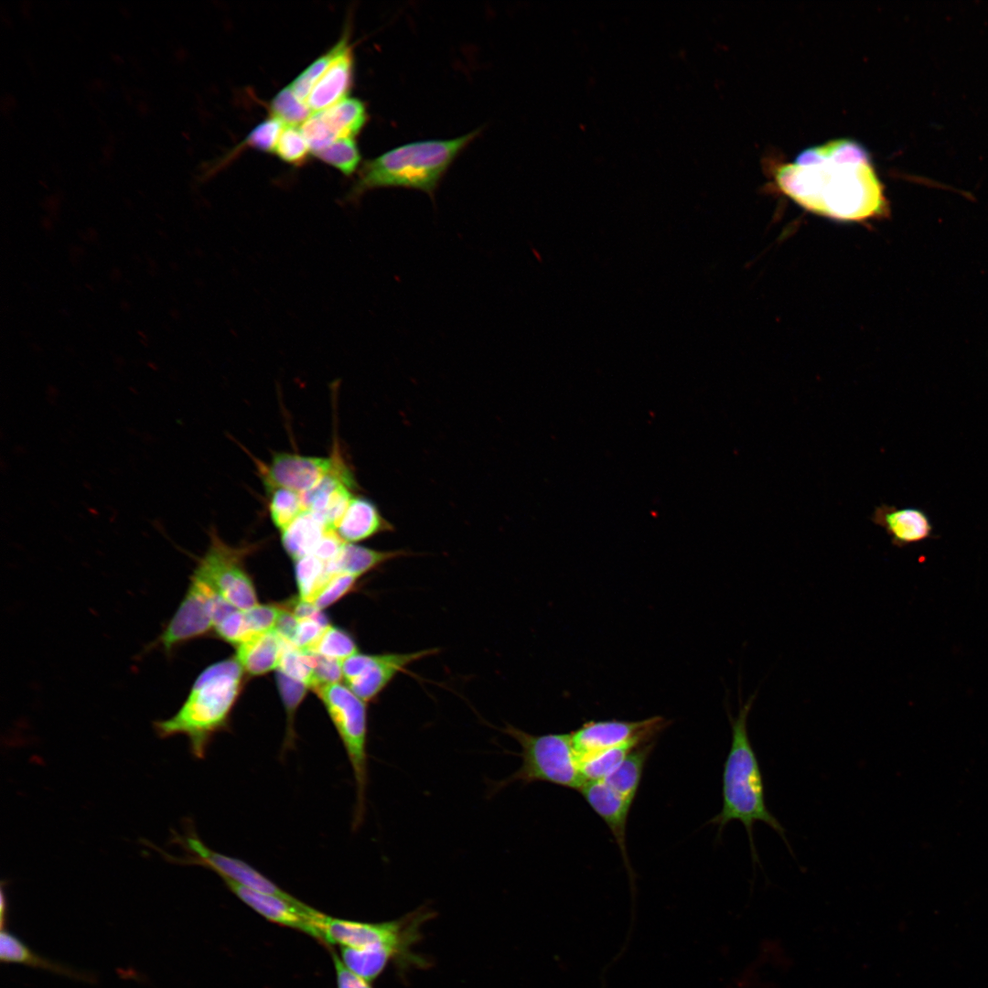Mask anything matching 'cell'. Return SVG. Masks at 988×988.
Segmentation results:
<instances>
[{
	"label": "cell",
	"mask_w": 988,
	"mask_h": 988,
	"mask_svg": "<svg viewBox=\"0 0 988 988\" xmlns=\"http://www.w3.org/2000/svg\"><path fill=\"white\" fill-rule=\"evenodd\" d=\"M773 176L777 188L798 205L835 220L864 221L888 211L869 153L852 139L804 149Z\"/></svg>",
	"instance_id": "obj_1"
},
{
	"label": "cell",
	"mask_w": 988,
	"mask_h": 988,
	"mask_svg": "<svg viewBox=\"0 0 988 988\" xmlns=\"http://www.w3.org/2000/svg\"><path fill=\"white\" fill-rule=\"evenodd\" d=\"M755 698L752 695L741 704L736 717L729 714L732 739L723 771V804L720 812L709 821L717 826L719 835L731 822L743 824L754 868L760 865L754 839L757 822H763L775 831L792 854L784 827L768 809L762 771L748 735L747 718Z\"/></svg>",
	"instance_id": "obj_2"
},
{
	"label": "cell",
	"mask_w": 988,
	"mask_h": 988,
	"mask_svg": "<svg viewBox=\"0 0 988 988\" xmlns=\"http://www.w3.org/2000/svg\"><path fill=\"white\" fill-rule=\"evenodd\" d=\"M243 670L236 658L207 667L196 679L177 712L154 722L158 737L184 736L197 759L206 757L216 734L227 730L232 708L242 687Z\"/></svg>",
	"instance_id": "obj_3"
},
{
	"label": "cell",
	"mask_w": 988,
	"mask_h": 988,
	"mask_svg": "<svg viewBox=\"0 0 988 988\" xmlns=\"http://www.w3.org/2000/svg\"><path fill=\"white\" fill-rule=\"evenodd\" d=\"M480 130L449 140L408 143L366 161L349 198L358 199L368 190L383 187L416 188L433 197L450 165Z\"/></svg>",
	"instance_id": "obj_4"
},
{
	"label": "cell",
	"mask_w": 988,
	"mask_h": 988,
	"mask_svg": "<svg viewBox=\"0 0 988 988\" xmlns=\"http://www.w3.org/2000/svg\"><path fill=\"white\" fill-rule=\"evenodd\" d=\"M502 732L521 746V765L495 784L494 790L517 781L524 784L542 781L577 790L585 783L571 733L532 735L511 725H507Z\"/></svg>",
	"instance_id": "obj_5"
},
{
	"label": "cell",
	"mask_w": 988,
	"mask_h": 988,
	"mask_svg": "<svg viewBox=\"0 0 988 988\" xmlns=\"http://www.w3.org/2000/svg\"><path fill=\"white\" fill-rule=\"evenodd\" d=\"M323 703L345 748L356 785L353 826H360L366 810L368 786V716L366 703L349 687L338 683L313 689Z\"/></svg>",
	"instance_id": "obj_6"
},
{
	"label": "cell",
	"mask_w": 988,
	"mask_h": 988,
	"mask_svg": "<svg viewBox=\"0 0 988 988\" xmlns=\"http://www.w3.org/2000/svg\"><path fill=\"white\" fill-rule=\"evenodd\" d=\"M433 916L432 911L420 907L396 920L370 923L337 918L317 910L313 925L317 940L327 944L349 948L389 945L402 950L415 964L424 965V960L413 955L410 948L421 938V925Z\"/></svg>",
	"instance_id": "obj_7"
},
{
	"label": "cell",
	"mask_w": 988,
	"mask_h": 988,
	"mask_svg": "<svg viewBox=\"0 0 988 988\" xmlns=\"http://www.w3.org/2000/svg\"><path fill=\"white\" fill-rule=\"evenodd\" d=\"M209 545L197 563L192 575L207 584L224 600L240 610L258 604L253 583L243 565L248 547H231L214 528L209 531Z\"/></svg>",
	"instance_id": "obj_8"
},
{
	"label": "cell",
	"mask_w": 988,
	"mask_h": 988,
	"mask_svg": "<svg viewBox=\"0 0 988 988\" xmlns=\"http://www.w3.org/2000/svg\"><path fill=\"white\" fill-rule=\"evenodd\" d=\"M171 842L182 848V855L167 854L149 841H144V843L157 851L167 862L203 866L216 873L223 881H231L286 899H296L248 863L210 849L201 841L189 822L185 824L182 833L173 832Z\"/></svg>",
	"instance_id": "obj_9"
},
{
	"label": "cell",
	"mask_w": 988,
	"mask_h": 988,
	"mask_svg": "<svg viewBox=\"0 0 988 988\" xmlns=\"http://www.w3.org/2000/svg\"><path fill=\"white\" fill-rule=\"evenodd\" d=\"M439 651L436 648L404 653H357L341 661L343 679L363 702L373 701L409 665Z\"/></svg>",
	"instance_id": "obj_10"
},
{
	"label": "cell",
	"mask_w": 988,
	"mask_h": 988,
	"mask_svg": "<svg viewBox=\"0 0 988 988\" xmlns=\"http://www.w3.org/2000/svg\"><path fill=\"white\" fill-rule=\"evenodd\" d=\"M213 590L191 575L188 588L176 613L156 638L152 647H159L167 655L177 647L214 630L211 597Z\"/></svg>",
	"instance_id": "obj_11"
},
{
	"label": "cell",
	"mask_w": 988,
	"mask_h": 988,
	"mask_svg": "<svg viewBox=\"0 0 988 988\" xmlns=\"http://www.w3.org/2000/svg\"><path fill=\"white\" fill-rule=\"evenodd\" d=\"M668 721L653 716L639 721L601 720L583 724L571 732L579 761L602 750L619 746L638 737L653 738L666 727Z\"/></svg>",
	"instance_id": "obj_12"
},
{
	"label": "cell",
	"mask_w": 988,
	"mask_h": 988,
	"mask_svg": "<svg viewBox=\"0 0 988 988\" xmlns=\"http://www.w3.org/2000/svg\"><path fill=\"white\" fill-rule=\"evenodd\" d=\"M333 457L307 456L295 453H275L271 463L259 467L269 493L284 488L300 494L317 485L331 470Z\"/></svg>",
	"instance_id": "obj_13"
},
{
	"label": "cell",
	"mask_w": 988,
	"mask_h": 988,
	"mask_svg": "<svg viewBox=\"0 0 988 988\" xmlns=\"http://www.w3.org/2000/svg\"><path fill=\"white\" fill-rule=\"evenodd\" d=\"M227 887L244 904L267 920L303 931L317 939L313 925V917L317 911L302 901L254 890L231 881H224Z\"/></svg>",
	"instance_id": "obj_14"
},
{
	"label": "cell",
	"mask_w": 988,
	"mask_h": 988,
	"mask_svg": "<svg viewBox=\"0 0 988 988\" xmlns=\"http://www.w3.org/2000/svg\"><path fill=\"white\" fill-rule=\"evenodd\" d=\"M579 791L592 810L607 823L621 852L624 864L631 874L626 846V827L633 801L604 781H586Z\"/></svg>",
	"instance_id": "obj_15"
},
{
	"label": "cell",
	"mask_w": 988,
	"mask_h": 988,
	"mask_svg": "<svg viewBox=\"0 0 988 988\" xmlns=\"http://www.w3.org/2000/svg\"><path fill=\"white\" fill-rule=\"evenodd\" d=\"M871 521L883 528L894 546L903 548L933 537L934 527L929 515L918 508L876 506Z\"/></svg>",
	"instance_id": "obj_16"
},
{
	"label": "cell",
	"mask_w": 988,
	"mask_h": 988,
	"mask_svg": "<svg viewBox=\"0 0 988 988\" xmlns=\"http://www.w3.org/2000/svg\"><path fill=\"white\" fill-rule=\"evenodd\" d=\"M353 75L354 57L348 42L315 84L306 103L316 113L338 103L349 92Z\"/></svg>",
	"instance_id": "obj_17"
},
{
	"label": "cell",
	"mask_w": 988,
	"mask_h": 988,
	"mask_svg": "<svg viewBox=\"0 0 988 988\" xmlns=\"http://www.w3.org/2000/svg\"><path fill=\"white\" fill-rule=\"evenodd\" d=\"M335 531L345 542L353 543L392 532L393 526L381 516L371 500L355 497Z\"/></svg>",
	"instance_id": "obj_18"
},
{
	"label": "cell",
	"mask_w": 988,
	"mask_h": 988,
	"mask_svg": "<svg viewBox=\"0 0 988 988\" xmlns=\"http://www.w3.org/2000/svg\"><path fill=\"white\" fill-rule=\"evenodd\" d=\"M0 960L4 963H19L81 982L92 983L95 980L91 973L39 955L5 929L1 930L0 935Z\"/></svg>",
	"instance_id": "obj_19"
},
{
	"label": "cell",
	"mask_w": 988,
	"mask_h": 988,
	"mask_svg": "<svg viewBox=\"0 0 988 988\" xmlns=\"http://www.w3.org/2000/svg\"><path fill=\"white\" fill-rule=\"evenodd\" d=\"M340 961L353 973L360 978L372 982L392 961L403 969L408 965L415 964L399 949L381 945L367 948L340 947Z\"/></svg>",
	"instance_id": "obj_20"
},
{
	"label": "cell",
	"mask_w": 988,
	"mask_h": 988,
	"mask_svg": "<svg viewBox=\"0 0 988 988\" xmlns=\"http://www.w3.org/2000/svg\"><path fill=\"white\" fill-rule=\"evenodd\" d=\"M285 642L275 630L262 633L238 645L235 658L244 672L263 675L278 668Z\"/></svg>",
	"instance_id": "obj_21"
},
{
	"label": "cell",
	"mask_w": 988,
	"mask_h": 988,
	"mask_svg": "<svg viewBox=\"0 0 988 988\" xmlns=\"http://www.w3.org/2000/svg\"><path fill=\"white\" fill-rule=\"evenodd\" d=\"M328 529L323 520L305 510L287 528L281 532L282 544L295 561L313 554Z\"/></svg>",
	"instance_id": "obj_22"
},
{
	"label": "cell",
	"mask_w": 988,
	"mask_h": 988,
	"mask_svg": "<svg viewBox=\"0 0 988 988\" xmlns=\"http://www.w3.org/2000/svg\"><path fill=\"white\" fill-rule=\"evenodd\" d=\"M410 553L404 550L378 551L346 542L339 555L327 564V572L330 575L349 573L361 576L388 561L407 556Z\"/></svg>",
	"instance_id": "obj_23"
},
{
	"label": "cell",
	"mask_w": 988,
	"mask_h": 988,
	"mask_svg": "<svg viewBox=\"0 0 988 988\" xmlns=\"http://www.w3.org/2000/svg\"><path fill=\"white\" fill-rule=\"evenodd\" d=\"M317 113L336 140L354 138L369 119L366 104L357 98H345Z\"/></svg>",
	"instance_id": "obj_24"
},
{
	"label": "cell",
	"mask_w": 988,
	"mask_h": 988,
	"mask_svg": "<svg viewBox=\"0 0 988 988\" xmlns=\"http://www.w3.org/2000/svg\"><path fill=\"white\" fill-rule=\"evenodd\" d=\"M650 741L637 746L604 781L622 796L634 800L642 778L645 764L653 749Z\"/></svg>",
	"instance_id": "obj_25"
},
{
	"label": "cell",
	"mask_w": 988,
	"mask_h": 988,
	"mask_svg": "<svg viewBox=\"0 0 988 988\" xmlns=\"http://www.w3.org/2000/svg\"><path fill=\"white\" fill-rule=\"evenodd\" d=\"M653 738L638 737L624 744L597 752L580 761L585 782L602 781L607 779L623 760L639 745Z\"/></svg>",
	"instance_id": "obj_26"
},
{
	"label": "cell",
	"mask_w": 988,
	"mask_h": 988,
	"mask_svg": "<svg viewBox=\"0 0 988 988\" xmlns=\"http://www.w3.org/2000/svg\"><path fill=\"white\" fill-rule=\"evenodd\" d=\"M295 573L299 598L309 603L332 576L327 572V564L314 554L295 560Z\"/></svg>",
	"instance_id": "obj_27"
},
{
	"label": "cell",
	"mask_w": 988,
	"mask_h": 988,
	"mask_svg": "<svg viewBox=\"0 0 988 988\" xmlns=\"http://www.w3.org/2000/svg\"><path fill=\"white\" fill-rule=\"evenodd\" d=\"M316 665L317 657L314 652L302 650L285 642L277 669L287 677L311 688Z\"/></svg>",
	"instance_id": "obj_28"
},
{
	"label": "cell",
	"mask_w": 988,
	"mask_h": 988,
	"mask_svg": "<svg viewBox=\"0 0 988 988\" xmlns=\"http://www.w3.org/2000/svg\"><path fill=\"white\" fill-rule=\"evenodd\" d=\"M276 682L286 713L285 738L283 745V751L285 752L288 748H292L295 745V732L294 722L295 712L306 696L309 687L303 682L287 677L280 671L276 672Z\"/></svg>",
	"instance_id": "obj_29"
},
{
	"label": "cell",
	"mask_w": 988,
	"mask_h": 988,
	"mask_svg": "<svg viewBox=\"0 0 988 988\" xmlns=\"http://www.w3.org/2000/svg\"><path fill=\"white\" fill-rule=\"evenodd\" d=\"M269 494L270 518L280 532L287 528L306 510L302 496L298 492L277 488Z\"/></svg>",
	"instance_id": "obj_30"
},
{
	"label": "cell",
	"mask_w": 988,
	"mask_h": 988,
	"mask_svg": "<svg viewBox=\"0 0 988 988\" xmlns=\"http://www.w3.org/2000/svg\"><path fill=\"white\" fill-rule=\"evenodd\" d=\"M348 42L347 36H344L334 47L317 58L293 81L290 87L299 100L306 102L315 84Z\"/></svg>",
	"instance_id": "obj_31"
},
{
	"label": "cell",
	"mask_w": 988,
	"mask_h": 988,
	"mask_svg": "<svg viewBox=\"0 0 988 988\" xmlns=\"http://www.w3.org/2000/svg\"><path fill=\"white\" fill-rule=\"evenodd\" d=\"M321 656L344 660L357 654L358 647L351 635L344 629L328 626L309 650Z\"/></svg>",
	"instance_id": "obj_32"
},
{
	"label": "cell",
	"mask_w": 988,
	"mask_h": 988,
	"mask_svg": "<svg viewBox=\"0 0 988 988\" xmlns=\"http://www.w3.org/2000/svg\"><path fill=\"white\" fill-rule=\"evenodd\" d=\"M314 155L346 176L353 174L360 161V154L354 138L338 139Z\"/></svg>",
	"instance_id": "obj_33"
},
{
	"label": "cell",
	"mask_w": 988,
	"mask_h": 988,
	"mask_svg": "<svg viewBox=\"0 0 988 988\" xmlns=\"http://www.w3.org/2000/svg\"><path fill=\"white\" fill-rule=\"evenodd\" d=\"M270 109L273 117L290 126L304 124L311 115L308 105L295 96L290 86L273 98Z\"/></svg>",
	"instance_id": "obj_34"
},
{
	"label": "cell",
	"mask_w": 988,
	"mask_h": 988,
	"mask_svg": "<svg viewBox=\"0 0 988 988\" xmlns=\"http://www.w3.org/2000/svg\"><path fill=\"white\" fill-rule=\"evenodd\" d=\"M309 150L302 131L295 126L286 125L281 133L274 152L281 160L301 166L306 161Z\"/></svg>",
	"instance_id": "obj_35"
},
{
	"label": "cell",
	"mask_w": 988,
	"mask_h": 988,
	"mask_svg": "<svg viewBox=\"0 0 988 988\" xmlns=\"http://www.w3.org/2000/svg\"><path fill=\"white\" fill-rule=\"evenodd\" d=\"M360 575L349 573H338L333 575L322 586L311 602L317 609L333 605L355 586Z\"/></svg>",
	"instance_id": "obj_36"
},
{
	"label": "cell",
	"mask_w": 988,
	"mask_h": 988,
	"mask_svg": "<svg viewBox=\"0 0 988 988\" xmlns=\"http://www.w3.org/2000/svg\"><path fill=\"white\" fill-rule=\"evenodd\" d=\"M215 633L223 640L240 645L252 638L244 610L235 609L214 627Z\"/></svg>",
	"instance_id": "obj_37"
},
{
	"label": "cell",
	"mask_w": 988,
	"mask_h": 988,
	"mask_svg": "<svg viewBox=\"0 0 988 988\" xmlns=\"http://www.w3.org/2000/svg\"><path fill=\"white\" fill-rule=\"evenodd\" d=\"M284 125L274 117L263 121L249 134L245 139L246 145L264 152L274 151Z\"/></svg>",
	"instance_id": "obj_38"
},
{
	"label": "cell",
	"mask_w": 988,
	"mask_h": 988,
	"mask_svg": "<svg viewBox=\"0 0 988 988\" xmlns=\"http://www.w3.org/2000/svg\"><path fill=\"white\" fill-rule=\"evenodd\" d=\"M283 607L278 605H260L244 610L248 627L252 637L274 630Z\"/></svg>",
	"instance_id": "obj_39"
},
{
	"label": "cell",
	"mask_w": 988,
	"mask_h": 988,
	"mask_svg": "<svg viewBox=\"0 0 988 988\" xmlns=\"http://www.w3.org/2000/svg\"><path fill=\"white\" fill-rule=\"evenodd\" d=\"M316 654L317 665L314 671V682L311 689L317 687L338 683L342 678V667L341 660L327 658L319 654Z\"/></svg>",
	"instance_id": "obj_40"
},
{
	"label": "cell",
	"mask_w": 988,
	"mask_h": 988,
	"mask_svg": "<svg viewBox=\"0 0 988 988\" xmlns=\"http://www.w3.org/2000/svg\"><path fill=\"white\" fill-rule=\"evenodd\" d=\"M326 628L314 619L298 620L292 645L302 650L309 651Z\"/></svg>",
	"instance_id": "obj_41"
},
{
	"label": "cell",
	"mask_w": 988,
	"mask_h": 988,
	"mask_svg": "<svg viewBox=\"0 0 988 988\" xmlns=\"http://www.w3.org/2000/svg\"><path fill=\"white\" fill-rule=\"evenodd\" d=\"M345 543L336 531L328 530L313 554L326 564L330 563L339 555Z\"/></svg>",
	"instance_id": "obj_42"
},
{
	"label": "cell",
	"mask_w": 988,
	"mask_h": 988,
	"mask_svg": "<svg viewBox=\"0 0 988 988\" xmlns=\"http://www.w3.org/2000/svg\"><path fill=\"white\" fill-rule=\"evenodd\" d=\"M332 959L336 970L338 988H372L370 982L350 972L335 952H332Z\"/></svg>",
	"instance_id": "obj_43"
},
{
	"label": "cell",
	"mask_w": 988,
	"mask_h": 988,
	"mask_svg": "<svg viewBox=\"0 0 988 988\" xmlns=\"http://www.w3.org/2000/svg\"><path fill=\"white\" fill-rule=\"evenodd\" d=\"M297 625L298 619L289 608L285 606L283 607L282 613L274 630L284 640L292 644Z\"/></svg>",
	"instance_id": "obj_44"
},
{
	"label": "cell",
	"mask_w": 988,
	"mask_h": 988,
	"mask_svg": "<svg viewBox=\"0 0 988 988\" xmlns=\"http://www.w3.org/2000/svg\"><path fill=\"white\" fill-rule=\"evenodd\" d=\"M7 909H8V903H7V899H6L5 891H4V887H2V891H1V912H0V915H1V929H5V922H6V917H7Z\"/></svg>",
	"instance_id": "obj_45"
}]
</instances>
